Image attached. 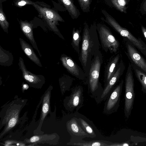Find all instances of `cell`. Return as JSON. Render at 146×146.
Masks as SVG:
<instances>
[{
	"mask_svg": "<svg viewBox=\"0 0 146 146\" xmlns=\"http://www.w3.org/2000/svg\"><path fill=\"white\" fill-rule=\"evenodd\" d=\"M64 6L72 19H77L80 15L79 9L75 5L73 0H59Z\"/></svg>",
	"mask_w": 146,
	"mask_h": 146,
	"instance_id": "cell-18",
	"label": "cell"
},
{
	"mask_svg": "<svg viewBox=\"0 0 146 146\" xmlns=\"http://www.w3.org/2000/svg\"><path fill=\"white\" fill-rule=\"evenodd\" d=\"M33 3L29 0H18L15 3V5L19 7H21L28 4L33 5Z\"/></svg>",
	"mask_w": 146,
	"mask_h": 146,
	"instance_id": "cell-25",
	"label": "cell"
},
{
	"mask_svg": "<svg viewBox=\"0 0 146 146\" xmlns=\"http://www.w3.org/2000/svg\"><path fill=\"white\" fill-rule=\"evenodd\" d=\"M83 89L80 86L73 88L69 96L67 98L66 102L67 110L70 112L76 110L78 111L82 106L84 102Z\"/></svg>",
	"mask_w": 146,
	"mask_h": 146,
	"instance_id": "cell-9",
	"label": "cell"
},
{
	"mask_svg": "<svg viewBox=\"0 0 146 146\" xmlns=\"http://www.w3.org/2000/svg\"><path fill=\"white\" fill-rule=\"evenodd\" d=\"M132 44L129 41L126 43L127 56L133 64L146 73V61Z\"/></svg>",
	"mask_w": 146,
	"mask_h": 146,
	"instance_id": "cell-11",
	"label": "cell"
},
{
	"mask_svg": "<svg viewBox=\"0 0 146 146\" xmlns=\"http://www.w3.org/2000/svg\"><path fill=\"white\" fill-rule=\"evenodd\" d=\"M101 45L106 52H116L119 47V43L112 34L110 28L104 24L98 23L96 25Z\"/></svg>",
	"mask_w": 146,
	"mask_h": 146,
	"instance_id": "cell-4",
	"label": "cell"
},
{
	"mask_svg": "<svg viewBox=\"0 0 146 146\" xmlns=\"http://www.w3.org/2000/svg\"><path fill=\"white\" fill-rule=\"evenodd\" d=\"M19 143H17V145H19Z\"/></svg>",
	"mask_w": 146,
	"mask_h": 146,
	"instance_id": "cell-33",
	"label": "cell"
},
{
	"mask_svg": "<svg viewBox=\"0 0 146 146\" xmlns=\"http://www.w3.org/2000/svg\"><path fill=\"white\" fill-rule=\"evenodd\" d=\"M60 59L63 66L71 74L81 80L86 77L84 71L70 57L62 54Z\"/></svg>",
	"mask_w": 146,
	"mask_h": 146,
	"instance_id": "cell-10",
	"label": "cell"
},
{
	"mask_svg": "<svg viewBox=\"0 0 146 146\" xmlns=\"http://www.w3.org/2000/svg\"><path fill=\"white\" fill-rule=\"evenodd\" d=\"M80 8L84 13L90 11V6L92 0H77Z\"/></svg>",
	"mask_w": 146,
	"mask_h": 146,
	"instance_id": "cell-23",
	"label": "cell"
},
{
	"mask_svg": "<svg viewBox=\"0 0 146 146\" xmlns=\"http://www.w3.org/2000/svg\"><path fill=\"white\" fill-rule=\"evenodd\" d=\"M141 29L144 37L146 39V28L143 26H141Z\"/></svg>",
	"mask_w": 146,
	"mask_h": 146,
	"instance_id": "cell-31",
	"label": "cell"
},
{
	"mask_svg": "<svg viewBox=\"0 0 146 146\" xmlns=\"http://www.w3.org/2000/svg\"><path fill=\"white\" fill-rule=\"evenodd\" d=\"M49 109V105L48 103L46 102L44 103L42 107V111L43 112V118L46 115V114L47 112Z\"/></svg>",
	"mask_w": 146,
	"mask_h": 146,
	"instance_id": "cell-27",
	"label": "cell"
},
{
	"mask_svg": "<svg viewBox=\"0 0 146 146\" xmlns=\"http://www.w3.org/2000/svg\"><path fill=\"white\" fill-rule=\"evenodd\" d=\"M103 60L99 50L96 51L92 58L91 66L87 77L86 83L91 96L94 98L99 96L104 89L99 81L100 68Z\"/></svg>",
	"mask_w": 146,
	"mask_h": 146,
	"instance_id": "cell-2",
	"label": "cell"
},
{
	"mask_svg": "<svg viewBox=\"0 0 146 146\" xmlns=\"http://www.w3.org/2000/svg\"><path fill=\"white\" fill-rule=\"evenodd\" d=\"M124 68L125 66L123 63L122 61H121L117 66L114 74L105 87L103 92L100 95L94 98L97 103H99L107 98L113 91L120 76L122 74Z\"/></svg>",
	"mask_w": 146,
	"mask_h": 146,
	"instance_id": "cell-8",
	"label": "cell"
},
{
	"mask_svg": "<svg viewBox=\"0 0 146 146\" xmlns=\"http://www.w3.org/2000/svg\"><path fill=\"white\" fill-rule=\"evenodd\" d=\"M0 24L1 27L4 31L6 32H7L9 24L7 20L3 9L1 7L0 9Z\"/></svg>",
	"mask_w": 146,
	"mask_h": 146,
	"instance_id": "cell-24",
	"label": "cell"
},
{
	"mask_svg": "<svg viewBox=\"0 0 146 146\" xmlns=\"http://www.w3.org/2000/svg\"><path fill=\"white\" fill-rule=\"evenodd\" d=\"M23 87L25 88H26V85H24L23 86Z\"/></svg>",
	"mask_w": 146,
	"mask_h": 146,
	"instance_id": "cell-32",
	"label": "cell"
},
{
	"mask_svg": "<svg viewBox=\"0 0 146 146\" xmlns=\"http://www.w3.org/2000/svg\"><path fill=\"white\" fill-rule=\"evenodd\" d=\"M18 65L22 72L23 77L28 82L31 84L35 85L44 81V78L42 75H37L33 74L28 71L24 64L23 60L20 57Z\"/></svg>",
	"mask_w": 146,
	"mask_h": 146,
	"instance_id": "cell-13",
	"label": "cell"
},
{
	"mask_svg": "<svg viewBox=\"0 0 146 146\" xmlns=\"http://www.w3.org/2000/svg\"><path fill=\"white\" fill-rule=\"evenodd\" d=\"M81 31L74 27L72 31V36L71 45L73 48L78 54H80V43L81 41Z\"/></svg>",
	"mask_w": 146,
	"mask_h": 146,
	"instance_id": "cell-19",
	"label": "cell"
},
{
	"mask_svg": "<svg viewBox=\"0 0 146 146\" xmlns=\"http://www.w3.org/2000/svg\"><path fill=\"white\" fill-rule=\"evenodd\" d=\"M133 65L136 76L142 85V89L146 93V73L135 64H133Z\"/></svg>",
	"mask_w": 146,
	"mask_h": 146,
	"instance_id": "cell-20",
	"label": "cell"
},
{
	"mask_svg": "<svg viewBox=\"0 0 146 146\" xmlns=\"http://www.w3.org/2000/svg\"><path fill=\"white\" fill-rule=\"evenodd\" d=\"M120 56L119 54H117L111 58L107 64L104 75V82L105 87L115 72Z\"/></svg>",
	"mask_w": 146,
	"mask_h": 146,
	"instance_id": "cell-14",
	"label": "cell"
},
{
	"mask_svg": "<svg viewBox=\"0 0 146 146\" xmlns=\"http://www.w3.org/2000/svg\"><path fill=\"white\" fill-rule=\"evenodd\" d=\"M78 118L79 124L88 134V137L94 138L96 137L95 132L92 126L84 119L79 117Z\"/></svg>",
	"mask_w": 146,
	"mask_h": 146,
	"instance_id": "cell-21",
	"label": "cell"
},
{
	"mask_svg": "<svg viewBox=\"0 0 146 146\" xmlns=\"http://www.w3.org/2000/svg\"><path fill=\"white\" fill-rule=\"evenodd\" d=\"M82 42L79 59L86 77L91 66L92 60L96 51L99 50L100 42L95 24L90 27L86 22L84 23Z\"/></svg>",
	"mask_w": 146,
	"mask_h": 146,
	"instance_id": "cell-1",
	"label": "cell"
},
{
	"mask_svg": "<svg viewBox=\"0 0 146 146\" xmlns=\"http://www.w3.org/2000/svg\"><path fill=\"white\" fill-rule=\"evenodd\" d=\"M33 5L38 11L39 16L45 19L51 28L54 31L59 33L56 26L58 24V22H64L60 15L51 9L43 7L34 3Z\"/></svg>",
	"mask_w": 146,
	"mask_h": 146,
	"instance_id": "cell-7",
	"label": "cell"
},
{
	"mask_svg": "<svg viewBox=\"0 0 146 146\" xmlns=\"http://www.w3.org/2000/svg\"><path fill=\"white\" fill-rule=\"evenodd\" d=\"M72 145L80 146H108L107 143L100 141H92L85 143H74Z\"/></svg>",
	"mask_w": 146,
	"mask_h": 146,
	"instance_id": "cell-22",
	"label": "cell"
},
{
	"mask_svg": "<svg viewBox=\"0 0 146 146\" xmlns=\"http://www.w3.org/2000/svg\"><path fill=\"white\" fill-rule=\"evenodd\" d=\"M110 7L114 8L119 11L127 13V9L130 0H104Z\"/></svg>",
	"mask_w": 146,
	"mask_h": 146,
	"instance_id": "cell-17",
	"label": "cell"
},
{
	"mask_svg": "<svg viewBox=\"0 0 146 146\" xmlns=\"http://www.w3.org/2000/svg\"><path fill=\"white\" fill-rule=\"evenodd\" d=\"M129 144L126 143H117L116 144H113L109 145L108 146H129Z\"/></svg>",
	"mask_w": 146,
	"mask_h": 146,
	"instance_id": "cell-29",
	"label": "cell"
},
{
	"mask_svg": "<svg viewBox=\"0 0 146 146\" xmlns=\"http://www.w3.org/2000/svg\"><path fill=\"white\" fill-rule=\"evenodd\" d=\"M139 11L141 14L146 15V0H142L140 6Z\"/></svg>",
	"mask_w": 146,
	"mask_h": 146,
	"instance_id": "cell-26",
	"label": "cell"
},
{
	"mask_svg": "<svg viewBox=\"0 0 146 146\" xmlns=\"http://www.w3.org/2000/svg\"><path fill=\"white\" fill-rule=\"evenodd\" d=\"M19 39L22 49L27 56L37 65L42 67L40 60L31 46L22 38Z\"/></svg>",
	"mask_w": 146,
	"mask_h": 146,
	"instance_id": "cell-16",
	"label": "cell"
},
{
	"mask_svg": "<svg viewBox=\"0 0 146 146\" xmlns=\"http://www.w3.org/2000/svg\"><path fill=\"white\" fill-rule=\"evenodd\" d=\"M16 122L17 120L15 118H12L9 121V126L10 127H13L15 125Z\"/></svg>",
	"mask_w": 146,
	"mask_h": 146,
	"instance_id": "cell-28",
	"label": "cell"
},
{
	"mask_svg": "<svg viewBox=\"0 0 146 146\" xmlns=\"http://www.w3.org/2000/svg\"><path fill=\"white\" fill-rule=\"evenodd\" d=\"M134 80L131 66L129 63L125 78L124 113L128 118L133 108L135 98Z\"/></svg>",
	"mask_w": 146,
	"mask_h": 146,
	"instance_id": "cell-5",
	"label": "cell"
},
{
	"mask_svg": "<svg viewBox=\"0 0 146 146\" xmlns=\"http://www.w3.org/2000/svg\"><path fill=\"white\" fill-rule=\"evenodd\" d=\"M20 27L22 32L29 40L33 47L37 51L40 56L42 55L39 50L35 41L33 33V25L25 21L20 20Z\"/></svg>",
	"mask_w": 146,
	"mask_h": 146,
	"instance_id": "cell-15",
	"label": "cell"
},
{
	"mask_svg": "<svg viewBox=\"0 0 146 146\" xmlns=\"http://www.w3.org/2000/svg\"><path fill=\"white\" fill-rule=\"evenodd\" d=\"M105 19L102 17L101 19L105 21L117 32L121 36L127 38L134 46L140 50L146 56V44L140 38L137 39L127 29L121 27L115 19L106 11L103 13Z\"/></svg>",
	"mask_w": 146,
	"mask_h": 146,
	"instance_id": "cell-3",
	"label": "cell"
},
{
	"mask_svg": "<svg viewBox=\"0 0 146 146\" xmlns=\"http://www.w3.org/2000/svg\"><path fill=\"white\" fill-rule=\"evenodd\" d=\"M123 83L122 80L107 97L103 109L104 113L110 115L117 111L119 106Z\"/></svg>",
	"mask_w": 146,
	"mask_h": 146,
	"instance_id": "cell-6",
	"label": "cell"
},
{
	"mask_svg": "<svg viewBox=\"0 0 146 146\" xmlns=\"http://www.w3.org/2000/svg\"><path fill=\"white\" fill-rule=\"evenodd\" d=\"M39 139V138L37 136H34L32 137L30 139V141L31 142H34L38 141Z\"/></svg>",
	"mask_w": 146,
	"mask_h": 146,
	"instance_id": "cell-30",
	"label": "cell"
},
{
	"mask_svg": "<svg viewBox=\"0 0 146 146\" xmlns=\"http://www.w3.org/2000/svg\"><path fill=\"white\" fill-rule=\"evenodd\" d=\"M67 126L68 131L73 138L82 139L88 137V134L79 124L78 118H71L67 123Z\"/></svg>",
	"mask_w": 146,
	"mask_h": 146,
	"instance_id": "cell-12",
	"label": "cell"
}]
</instances>
